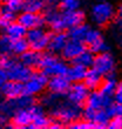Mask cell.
Listing matches in <instances>:
<instances>
[{
    "instance_id": "40",
    "label": "cell",
    "mask_w": 122,
    "mask_h": 129,
    "mask_svg": "<svg viewBox=\"0 0 122 129\" xmlns=\"http://www.w3.org/2000/svg\"><path fill=\"white\" fill-rule=\"evenodd\" d=\"M4 3L6 4L11 10H13L14 12H18V11L21 10L24 0H4Z\"/></svg>"
},
{
    "instance_id": "20",
    "label": "cell",
    "mask_w": 122,
    "mask_h": 129,
    "mask_svg": "<svg viewBox=\"0 0 122 129\" xmlns=\"http://www.w3.org/2000/svg\"><path fill=\"white\" fill-rule=\"evenodd\" d=\"M26 32H27V29H26L21 24H19L17 20L12 21L10 24H7L6 28H5V34H6L10 39H12V40H14V39H20V38H25Z\"/></svg>"
},
{
    "instance_id": "10",
    "label": "cell",
    "mask_w": 122,
    "mask_h": 129,
    "mask_svg": "<svg viewBox=\"0 0 122 129\" xmlns=\"http://www.w3.org/2000/svg\"><path fill=\"white\" fill-rule=\"evenodd\" d=\"M42 15L45 18L46 25H48L53 32H62L66 29V26L61 18V13L55 10V7H48Z\"/></svg>"
},
{
    "instance_id": "47",
    "label": "cell",
    "mask_w": 122,
    "mask_h": 129,
    "mask_svg": "<svg viewBox=\"0 0 122 129\" xmlns=\"http://www.w3.org/2000/svg\"><path fill=\"white\" fill-rule=\"evenodd\" d=\"M4 26H6V25H5V22H4V21H3V19H1V17H0V28H1V27H4Z\"/></svg>"
},
{
    "instance_id": "43",
    "label": "cell",
    "mask_w": 122,
    "mask_h": 129,
    "mask_svg": "<svg viewBox=\"0 0 122 129\" xmlns=\"http://www.w3.org/2000/svg\"><path fill=\"white\" fill-rule=\"evenodd\" d=\"M112 98H113V101L114 102L122 103V85H121V82L117 83V87H116L115 92H114Z\"/></svg>"
},
{
    "instance_id": "22",
    "label": "cell",
    "mask_w": 122,
    "mask_h": 129,
    "mask_svg": "<svg viewBox=\"0 0 122 129\" xmlns=\"http://www.w3.org/2000/svg\"><path fill=\"white\" fill-rule=\"evenodd\" d=\"M67 69H68L67 63L61 61L60 59H59L58 61L54 62L52 66L45 68V69H41V71L44 72L48 78H51V76H55V75H66Z\"/></svg>"
},
{
    "instance_id": "18",
    "label": "cell",
    "mask_w": 122,
    "mask_h": 129,
    "mask_svg": "<svg viewBox=\"0 0 122 129\" xmlns=\"http://www.w3.org/2000/svg\"><path fill=\"white\" fill-rule=\"evenodd\" d=\"M88 68L85 66H81L79 63H73L72 66H69L66 73V76L71 82H79L83 81V79L86 76Z\"/></svg>"
},
{
    "instance_id": "19",
    "label": "cell",
    "mask_w": 122,
    "mask_h": 129,
    "mask_svg": "<svg viewBox=\"0 0 122 129\" xmlns=\"http://www.w3.org/2000/svg\"><path fill=\"white\" fill-rule=\"evenodd\" d=\"M19 56H20V60H19V61L22 62L24 64H26L27 67H29V68L33 69V68L38 67V64H39L41 53L40 52L34 51V49L28 48L27 51L24 52V53L20 54Z\"/></svg>"
},
{
    "instance_id": "11",
    "label": "cell",
    "mask_w": 122,
    "mask_h": 129,
    "mask_svg": "<svg viewBox=\"0 0 122 129\" xmlns=\"http://www.w3.org/2000/svg\"><path fill=\"white\" fill-rule=\"evenodd\" d=\"M85 49H86L85 42L68 39L67 44L65 45V47L62 48V51L60 52V54L64 60L72 61V60H74V59L76 58L81 52L85 51Z\"/></svg>"
},
{
    "instance_id": "48",
    "label": "cell",
    "mask_w": 122,
    "mask_h": 129,
    "mask_svg": "<svg viewBox=\"0 0 122 129\" xmlns=\"http://www.w3.org/2000/svg\"><path fill=\"white\" fill-rule=\"evenodd\" d=\"M0 3H4V0H0Z\"/></svg>"
},
{
    "instance_id": "45",
    "label": "cell",
    "mask_w": 122,
    "mask_h": 129,
    "mask_svg": "<svg viewBox=\"0 0 122 129\" xmlns=\"http://www.w3.org/2000/svg\"><path fill=\"white\" fill-rule=\"evenodd\" d=\"M8 79H7V74H6V71L4 69V68L0 67V88H1V86L7 81Z\"/></svg>"
},
{
    "instance_id": "37",
    "label": "cell",
    "mask_w": 122,
    "mask_h": 129,
    "mask_svg": "<svg viewBox=\"0 0 122 129\" xmlns=\"http://www.w3.org/2000/svg\"><path fill=\"white\" fill-rule=\"evenodd\" d=\"M15 61L11 53H0V67L6 71L11 64Z\"/></svg>"
},
{
    "instance_id": "21",
    "label": "cell",
    "mask_w": 122,
    "mask_h": 129,
    "mask_svg": "<svg viewBox=\"0 0 122 129\" xmlns=\"http://www.w3.org/2000/svg\"><path fill=\"white\" fill-rule=\"evenodd\" d=\"M68 29H69L68 31V38L69 39L83 42L86 34H87V31L89 29V25H87L86 22H82V24L75 25V26L68 28Z\"/></svg>"
},
{
    "instance_id": "6",
    "label": "cell",
    "mask_w": 122,
    "mask_h": 129,
    "mask_svg": "<svg viewBox=\"0 0 122 129\" xmlns=\"http://www.w3.org/2000/svg\"><path fill=\"white\" fill-rule=\"evenodd\" d=\"M33 69L27 67L26 64H24L20 61H14L10 67L6 69V74L8 80H13V81L18 82H26L28 78L30 76Z\"/></svg>"
},
{
    "instance_id": "23",
    "label": "cell",
    "mask_w": 122,
    "mask_h": 129,
    "mask_svg": "<svg viewBox=\"0 0 122 129\" xmlns=\"http://www.w3.org/2000/svg\"><path fill=\"white\" fill-rule=\"evenodd\" d=\"M29 48L28 41L26 38H20V39H14L11 42V54L13 55H20L24 52H26Z\"/></svg>"
},
{
    "instance_id": "17",
    "label": "cell",
    "mask_w": 122,
    "mask_h": 129,
    "mask_svg": "<svg viewBox=\"0 0 122 129\" xmlns=\"http://www.w3.org/2000/svg\"><path fill=\"white\" fill-rule=\"evenodd\" d=\"M117 83H119V81L116 79L115 73H112V74H109V75H106L105 80L102 79L101 83H100V87H99V90L101 93H103L105 95L113 96L116 87H117Z\"/></svg>"
},
{
    "instance_id": "36",
    "label": "cell",
    "mask_w": 122,
    "mask_h": 129,
    "mask_svg": "<svg viewBox=\"0 0 122 129\" xmlns=\"http://www.w3.org/2000/svg\"><path fill=\"white\" fill-rule=\"evenodd\" d=\"M105 109H106V112H107V114L109 115V117L122 115V106H121V103H117V102L113 101L112 103L107 106Z\"/></svg>"
},
{
    "instance_id": "39",
    "label": "cell",
    "mask_w": 122,
    "mask_h": 129,
    "mask_svg": "<svg viewBox=\"0 0 122 129\" xmlns=\"http://www.w3.org/2000/svg\"><path fill=\"white\" fill-rule=\"evenodd\" d=\"M107 128L108 129H121L122 128V117L121 115L110 117L107 123Z\"/></svg>"
},
{
    "instance_id": "7",
    "label": "cell",
    "mask_w": 122,
    "mask_h": 129,
    "mask_svg": "<svg viewBox=\"0 0 122 129\" xmlns=\"http://www.w3.org/2000/svg\"><path fill=\"white\" fill-rule=\"evenodd\" d=\"M112 102H113L112 96L105 95L99 89H94V90H89V94L87 96V99H86L85 105L86 107H89V108H93L96 110V109L106 108Z\"/></svg>"
},
{
    "instance_id": "27",
    "label": "cell",
    "mask_w": 122,
    "mask_h": 129,
    "mask_svg": "<svg viewBox=\"0 0 122 129\" xmlns=\"http://www.w3.org/2000/svg\"><path fill=\"white\" fill-rule=\"evenodd\" d=\"M93 60H94V54H93L89 49L88 51L85 49V51L81 52L74 60H72L71 62L72 63H79V64H81V66H85V67L89 68V67H92V64H93Z\"/></svg>"
},
{
    "instance_id": "14",
    "label": "cell",
    "mask_w": 122,
    "mask_h": 129,
    "mask_svg": "<svg viewBox=\"0 0 122 129\" xmlns=\"http://www.w3.org/2000/svg\"><path fill=\"white\" fill-rule=\"evenodd\" d=\"M0 92L5 98L17 99L24 94V83L22 82L13 81V80H7L0 88Z\"/></svg>"
},
{
    "instance_id": "30",
    "label": "cell",
    "mask_w": 122,
    "mask_h": 129,
    "mask_svg": "<svg viewBox=\"0 0 122 129\" xmlns=\"http://www.w3.org/2000/svg\"><path fill=\"white\" fill-rule=\"evenodd\" d=\"M45 34H47V32L44 29V27H33L27 29L25 38H26V40L28 41V45H29L32 42H34V41L39 40L40 38L44 37Z\"/></svg>"
},
{
    "instance_id": "33",
    "label": "cell",
    "mask_w": 122,
    "mask_h": 129,
    "mask_svg": "<svg viewBox=\"0 0 122 129\" xmlns=\"http://www.w3.org/2000/svg\"><path fill=\"white\" fill-rule=\"evenodd\" d=\"M58 7L61 10V12L78 10L81 7V0H60Z\"/></svg>"
},
{
    "instance_id": "34",
    "label": "cell",
    "mask_w": 122,
    "mask_h": 129,
    "mask_svg": "<svg viewBox=\"0 0 122 129\" xmlns=\"http://www.w3.org/2000/svg\"><path fill=\"white\" fill-rule=\"evenodd\" d=\"M109 49H110V46L106 42L105 39H101V40L96 41L94 44L89 45V51L94 55L99 54V53H103V52H108Z\"/></svg>"
},
{
    "instance_id": "15",
    "label": "cell",
    "mask_w": 122,
    "mask_h": 129,
    "mask_svg": "<svg viewBox=\"0 0 122 129\" xmlns=\"http://www.w3.org/2000/svg\"><path fill=\"white\" fill-rule=\"evenodd\" d=\"M32 122V114L27 108H20L14 112L11 123L14 128H28Z\"/></svg>"
},
{
    "instance_id": "2",
    "label": "cell",
    "mask_w": 122,
    "mask_h": 129,
    "mask_svg": "<svg viewBox=\"0 0 122 129\" xmlns=\"http://www.w3.org/2000/svg\"><path fill=\"white\" fill-rule=\"evenodd\" d=\"M115 17V7L112 3L101 0L93 5L90 10V20L99 27H105Z\"/></svg>"
},
{
    "instance_id": "9",
    "label": "cell",
    "mask_w": 122,
    "mask_h": 129,
    "mask_svg": "<svg viewBox=\"0 0 122 129\" xmlns=\"http://www.w3.org/2000/svg\"><path fill=\"white\" fill-rule=\"evenodd\" d=\"M71 86V81L67 79L66 75H55L48 78L47 87L49 93L56 94V95H66L68 88Z\"/></svg>"
},
{
    "instance_id": "44",
    "label": "cell",
    "mask_w": 122,
    "mask_h": 129,
    "mask_svg": "<svg viewBox=\"0 0 122 129\" xmlns=\"http://www.w3.org/2000/svg\"><path fill=\"white\" fill-rule=\"evenodd\" d=\"M64 127V124L60 122V121H58V120H51V122H49V124H48V128L49 129H61Z\"/></svg>"
},
{
    "instance_id": "4",
    "label": "cell",
    "mask_w": 122,
    "mask_h": 129,
    "mask_svg": "<svg viewBox=\"0 0 122 129\" xmlns=\"http://www.w3.org/2000/svg\"><path fill=\"white\" fill-rule=\"evenodd\" d=\"M92 67L96 69L102 76H106V75H109L112 73H115L117 62H116L115 56L108 51L95 54Z\"/></svg>"
},
{
    "instance_id": "12",
    "label": "cell",
    "mask_w": 122,
    "mask_h": 129,
    "mask_svg": "<svg viewBox=\"0 0 122 129\" xmlns=\"http://www.w3.org/2000/svg\"><path fill=\"white\" fill-rule=\"evenodd\" d=\"M61 18L64 21L66 28H71L75 25L82 24L86 21V13L85 11L80 10H73V11H65L61 12Z\"/></svg>"
},
{
    "instance_id": "24",
    "label": "cell",
    "mask_w": 122,
    "mask_h": 129,
    "mask_svg": "<svg viewBox=\"0 0 122 129\" xmlns=\"http://www.w3.org/2000/svg\"><path fill=\"white\" fill-rule=\"evenodd\" d=\"M44 0H24L21 10L32 12V13H40L45 10Z\"/></svg>"
},
{
    "instance_id": "26",
    "label": "cell",
    "mask_w": 122,
    "mask_h": 129,
    "mask_svg": "<svg viewBox=\"0 0 122 129\" xmlns=\"http://www.w3.org/2000/svg\"><path fill=\"white\" fill-rule=\"evenodd\" d=\"M109 119L110 117L107 114L105 108L96 109L95 110L94 119H93V122L96 124V128L98 129H105V128H107V123H108Z\"/></svg>"
},
{
    "instance_id": "32",
    "label": "cell",
    "mask_w": 122,
    "mask_h": 129,
    "mask_svg": "<svg viewBox=\"0 0 122 129\" xmlns=\"http://www.w3.org/2000/svg\"><path fill=\"white\" fill-rule=\"evenodd\" d=\"M48 40H49V33L45 34L44 37L40 38L39 40H37V41H34V42H32V44H29V48L41 53V52H44L45 49H47Z\"/></svg>"
},
{
    "instance_id": "8",
    "label": "cell",
    "mask_w": 122,
    "mask_h": 129,
    "mask_svg": "<svg viewBox=\"0 0 122 129\" xmlns=\"http://www.w3.org/2000/svg\"><path fill=\"white\" fill-rule=\"evenodd\" d=\"M17 21L19 24H21L26 29L33 27H45L46 21L42 14L40 13H32V12H27L24 11L22 13H20L17 17Z\"/></svg>"
},
{
    "instance_id": "3",
    "label": "cell",
    "mask_w": 122,
    "mask_h": 129,
    "mask_svg": "<svg viewBox=\"0 0 122 129\" xmlns=\"http://www.w3.org/2000/svg\"><path fill=\"white\" fill-rule=\"evenodd\" d=\"M48 76L42 71L32 72L30 76L26 82H24V94L30 96L39 95L47 87Z\"/></svg>"
},
{
    "instance_id": "5",
    "label": "cell",
    "mask_w": 122,
    "mask_h": 129,
    "mask_svg": "<svg viewBox=\"0 0 122 129\" xmlns=\"http://www.w3.org/2000/svg\"><path fill=\"white\" fill-rule=\"evenodd\" d=\"M89 94V89L83 83V81L71 82V86L68 88L66 95L69 102H73L75 105H83L86 99Z\"/></svg>"
},
{
    "instance_id": "25",
    "label": "cell",
    "mask_w": 122,
    "mask_h": 129,
    "mask_svg": "<svg viewBox=\"0 0 122 129\" xmlns=\"http://www.w3.org/2000/svg\"><path fill=\"white\" fill-rule=\"evenodd\" d=\"M51 122V119H48L45 115V113H40V114H35L32 115V122L28 127L34 129H45L48 128V124Z\"/></svg>"
},
{
    "instance_id": "46",
    "label": "cell",
    "mask_w": 122,
    "mask_h": 129,
    "mask_svg": "<svg viewBox=\"0 0 122 129\" xmlns=\"http://www.w3.org/2000/svg\"><path fill=\"white\" fill-rule=\"evenodd\" d=\"M45 5H47L48 7H58L60 0H44Z\"/></svg>"
},
{
    "instance_id": "1",
    "label": "cell",
    "mask_w": 122,
    "mask_h": 129,
    "mask_svg": "<svg viewBox=\"0 0 122 129\" xmlns=\"http://www.w3.org/2000/svg\"><path fill=\"white\" fill-rule=\"evenodd\" d=\"M52 114L55 120L60 121L64 126H67L68 123L78 121L81 117L82 110L80 105L68 101L66 103H56L52 109Z\"/></svg>"
},
{
    "instance_id": "28",
    "label": "cell",
    "mask_w": 122,
    "mask_h": 129,
    "mask_svg": "<svg viewBox=\"0 0 122 129\" xmlns=\"http://www.w3.org/2000/svg\"><path fill=\"white\" fill-rule=\"evenodd\" d=\"M59 60V58L54 53H52V52H48V53H42L41 52V56H40V61H39V64H38V67L40 68V69H45V68L49 67L52 64L56 62Z\"/></svg>"
},
{
    "instance_id": "41",
    "label": "cell",
    "mask_w": 122,
    "mask_h": 129,
    "mask_svg": "<svg viewBox=\"0 0 122 129\" xmlns=\"http://www.w3.org/2000/svg\"><path fill=\"white\" fill-rule=\"evenodd\" d=\"M59 96H60V95H56V94H53V93H49V94H48L47 96H45V98L42 99L41 101L44 102L45 105L49 106V107H51V106H53V107H54V106L58 103V102L55 101V100H58Z\"/></svg>"
},
{
    "instance_id": "38",
    "label": "cell",
    "mask_w": 122,
    "mask_h": 129,
    "mask_svg": "<svg viewBox=\"0 0 122 129\" xmlns=\"http://www.w3.org/2000/svg\"><path fill=\"white\" fill-rule=\"evenodd\" d=\"M11 42H12V39H10L6 34L1 35L0 37V53H11Z\"/></svg>"
},
{
    "instance_id": "42",
    "label": "cell",
    "mask_w": 122,
    "mask_h": 129,
    "mask_svg": "<svg viewBox=\"0 0 122 129\" xmlns=\"http://www.w3.org/2000/svg\"><path fill=\"white\" fill-rule=\"evenodd\" d=\"M94 115H95V109L89 108V107H86L85 110H82L81 117H83V120H87V121H92V122H93Z\"/></svg>"
},
{
    "instance_id": "13",
    "label": "cell",
    "mask_w": 122,
    "mask_h": 129,
    "mask_svg": "<svg viewBox=\"0 0 122 129\" xmlns=\"http://www.w3.org/2000/svg\"><path fill=\"white\" fill-rule=\"evenodd\" d=\"M68 34H66L64 31L62 32H53L49 33V40H48V46L47 49L52 53H60L62 51V48L65 47V45L68 41Z\"/></svg>"
},
{
    "instance_id": "29",
    "label": "cell",
    "mask_w": 122,
    "mask_h": 129,
    "mask_svg": "<svg viewBox=\"0 0 122 129\" xmlns=\"http://www.w3.org/2000/svg\"><path fill=\"white\" fill-rule=\"evenodd\" d=\"M0 17L3 19V21L5 22V25L10 24L12 21L17 20V12H14L13 10H11L10 7L7 6L6 4H4L0 6Z\"/></svg>"
},
{
    "instance_id": "35",
    "label": "cell",
    "mask_w": 122,
    "mask_h": 129,
    "mask_svg": "<svg viewBox=\"0 0 122 129\" xmlns=\"http://www.w3.org/2000/svg\"><path fill=\"white\" fill-rule=\"evenodd\" d=\"M67 127L69 129H98L96 124L92 121H87V120H82V121H74L72 123H68Z\"/></svg>"
},
{
    "instance_id": "16",
    "label": "cell",
    "mask_w": 122,
    "mask_h": 129,
    "mask_svg": "<svg viewBox=\"0 0 122 129\" xmlns=\"http://www.w3.org/2000/svg\"><path fill=\"white\" fill-rule=\"evenodd\" d=\"M102 76L100 73H99L96 69H94L93 67H89L87 69V73H86V76L83 79V83L87 86V88L89 90H94V89H99L100 87V83L102 81Z\"/></svg>"
},
{
    "instance_id": "31",
    "label": "cell",
    "mask_w": 122,
    "mask_h": 129,
    "mask_svg": "<svg viewBox=\"0 0 122 129\" xmlns=\"http://www.w3.org/2000/svg\"><path fill=\"white\" fill-rule=\"evenodd\" d=\"M101 39H103V34H102L101 29L89 27V29L87 31V34H86V37H85L83 42H85V45H88L89 46V45L94 44V42L101 40Z\"/></svg>"
}]
</instances>
